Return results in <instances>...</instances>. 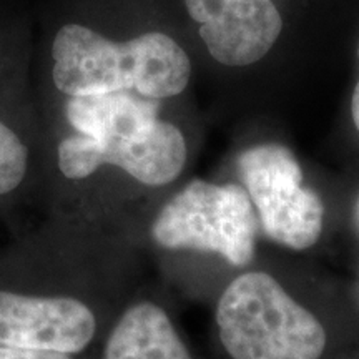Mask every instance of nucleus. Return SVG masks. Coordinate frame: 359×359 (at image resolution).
Returning a JSON list of instances; mask_svg holds the SVG:
<instances>
[{
  "mask_svg": "<svg viewBox=\"0 0 359 359\" xmlns=\"http://www.w3.org/2000/svg\"><path fill=\"white\" fill-rule=\"evenodd\" d=\"M114 231L43 212L0 243V346L85 354L123 304L107 258Z\"/></svg>",
  "mask_w": 359,
  "mask_h": 359,
  "instance_id": "obj_1",
  "label": "nucleus"
},
{
  "mask_svg": "<svg viewBox=\"0 0 359 359\" xmlns=\"http://www.w3.org/2000/svg\"><path fill=\"white\" fill-rule=\"evenodd\" d=\"M137 93L67 97L70 132L45 148L40 208L70 188L111 172L143 188L173 183L188 160L185 135Z\"/></svg>",
  "mask_w": 359,
  "mask_h": 359,
  "instance_id": "obj_2",
  "label": "nucleus"
},
{
  "mask_svg": "<svg viewBox=\"0 0 359 359\" xmlns=\"http://www.w3.org/2000/svg\"><path fill=\"white\" fill-rule=\"evenodd\" d=\"M50 75L65 98L130 92L165 100L188 87L191 60L163 32L116 42L90 27L67 24L53 37Z\"/></svg>",
  "mask_w": 359,
  "mask_h": 359,
  "instance_id": "obj_3",
  "label": "nucleus"
},
{
  "mask_svg": "<svg viewBox=\"0 0 359 359\" xmlns=\"http://www.w3.org/2000/svg\"><path fill=\"white\" fill-rule=\"evenodd\" d=\"M215 323L230 359H323L327 348L323 321L266 271H245L228 283Z\"/></svg>",
  "mask_w": 359,
  "mask_h": 359,
  "instance_id": "obj_4",
  "label": "nucleus"
},
{
  "mask_svg": "<svg viewBox=\"0 0 359 359\" xmlns=\"http://www.w3.org/2000/svg\"><path fill=\"white\" fill-rule=\"evenodd\" d=\"M259 223L241 183L195 178L156 212L151 241L161 250L212 253L235 268H246L257 255Z\"/></svg>",
  "mask_w": 359,
  "mask_h": 359,
  "instance_id": "obj_5",
  "label": "nucleus"
},
{
  "mask_svg": "<svg viewBox=\"0 0 359 359\" xmlns=\"http://www.w3.org/2000/svg\"><path fill=\"white\" fill-rule=\"evenodd\" d=\"M241 185L257 212L259 228L276 245L294 251L313 248L325 230V203L293 151L276 142L258 143L236 160Z\"/></svg>",
  "mask_w": 359,
  "mask_h": 359,
  "instance_id": "obj_6",
  "label": "nucleus"
},
{
  "mask_svg": "<svg viewBox=\"0 0 359 359\" xmlns=\"http://www.w3.org/2000/svg\"><path fill=\"white\" fill-rule=\"evenodd\" d=\"M188 15L218 64L248 67L271 52L283 32L273 0H185Z\"/></svg>",
  "mask_w": 359,
  "mask_h": 359,
  "instance_id": "obj_7",
  "label": "nucleus"
},
{
  "mask_svg": "<svg viewBox=\"0 0 359 359\" xmlns=\"http://www.w3.org/2000/svg\"><path fill=\"white\" fill-rule=\"evenodd\" d=\"M100 359H193L167 309L150 298L125 302L102 338Z\"/></svg>",
  "mask_w": 359,
  "mask_h": 359,
  "instance_id": "obj_8",
  "label": "nucleus"
},
{
  "mask_svg": "<svg viewBox=\"0 0 359 359\" xmlns=\"http://www.w3.org/2000/svg\"><path fill=\"white\" fill-rule=\"evenodd\" d=\"M43 165L45 148L0 111V219L8 231L29 222L27 212L40 206Z\"/></svg>",
  "mask_w": 359,
  "mask_h": 359,
  "instance_id": "obj_9",
  "label": "nucleus"
},
{
  "mask_svg": "<svg viewBox=\"0 0 359 359\" xmlns=\"http://www.w3.org/2000/svg\"><path fill=\"white\" fill-rule=\"evenodd\" d=\"M85 354H69L45 349H24L0 346V359H83Z\"/></svg>",
  "mask_w": 359,
  "mask_h": 359,
  "instance_id": "obj_10",
  "label": "nucleus"
},
{
  "mask_svg": "<svg viewBox=\"0 0 359 359\" xmlns=\"http://www.w3.org/2000/svg\"><path fill=\"white\" fill-rule=\"evenodd\" d=\"M358 57H359V47H358ZM351 116H353L354 127H356L358 133H359V79H358V82H356V87H354V90H353Z\"/></svg>",
  "mask_w": 359,
  "mask_h": 359,
  "instance_id": "obj_11",
  "label": "nucleus"
}]
</instances>
